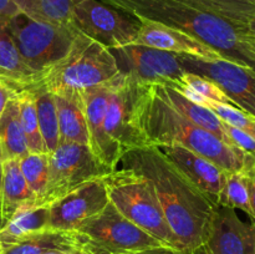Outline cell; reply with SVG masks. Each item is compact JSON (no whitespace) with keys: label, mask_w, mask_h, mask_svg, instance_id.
<instances>
[{"label":"cell","mask_w":255,"mask_h":254,"mask_svg":"<svg viewBox=\"0 0 255 254\" xmlns=\"http://www.w3.org/2000/svg\"><path fill=\"white\" fill-rule=\"evenodd\" d=\"M119 166L133 169L153 183L164 218L179 251L189 253L207 243L216 204L156 147L126 152Z\"/></svg>","instance_id":"6da1fadb"},{"label":"cell","mask_w":255,"mask_h":254,"mask_svg":"<svg viewBox=\"0 0 255 254\" xmlns=\"http://www.w3.org/2000/svg\"><path fill=\"white\" fill-rule=\"evenodd\" d=\"M136 121L146 147L182 146L209 159L226 172L243 171L255 157L229 146L216 134L179 115L166 101L157 84L138 85Z\"/></svg>","instance_id":"7a4b0ae2"},{"label":"cell","mask_w":255,"mask_h":254,"mask_svg":"<svg viewBox=\"0 0 255 254\" xmlns=\"http://www.w3.org/2000/svg\"><path fill=\"white\" fill-rule=\"evenodd\" d=\"M136 17L161 22L196 37L226 59L255 72V54L247 24L204 11L179 0H102Z\"/></svg>","instance_id":"3957f363"},{"label":"cell","mask_w":255,"mask_h":254,"mask_svg":"<svg viewBox=\"0 0 255 254\" xmlns=\"http://www.w3.org/2000/svg\"><path fill=\"white\" fill-rule=\"evenodd\" d=\"M121 75L111 50L77 30L69 52L32 77L27 86L47 91H82L115 81ZM26 86V87H27Z\"/></svg>","instance_id":"277c9868"},{"label":"cell","mask_w":255,"mask_h":254,"mask_svg":"<svg viewBox=\"0 0 255 254\" xmlns=\"http://www.w3.org/2000/svg\"><path fill=\"white\" fill-rule=\"evenodd\" d=\"M107 196L117 211L128 221L161 242L178 249L167 224L153 183L133 169H114L104 177Z\"/></svg>","instance_id":"5b68a950"},{"label":"cell","mask_w":255,"mask_h":254,"mask_svg":"<svg viewBox=\"0 0 255 254\" xmlns=\"http://www.w3.org/2000/svg\"><path fill=\"white\" fill-rule=\"evenodd\" d=\"M7 24L22 61L34 75L60 61L69 52L77 34L72 24L39 21L20 11L10 17Z\"/></svg>","instance_id":"8992f818"},{"label":"cell","mask_w":255,"mask_h":254,"mask_svg":"<svg viewBox=\"0 0 255 254\" xmlns=\"http://www.w3.org/2000/svg\"><path fill=\"white\" fill-rule=\"evenodd\" d=\"M112 172L102 163L86 144L60 142L49 153V178L40 197L32 199L37 207H50L91 179Z\"/></svg>","instance_id":"52a82bcc"},{"label":"cell","mask_w":255,"mask_h":254,"mask_svg":"<svg viewBox=\"0 0 255 254\" xmlns=\"http://www.w3.org/2000/svg\"><path fill=\"white\" fill-rule=\"evenodd\" d=\"M81 249L90 254H126L164 246L122 216L110 202L104 211L76 228Z\"/></svg>","instance_id":"ba28073f"},{"label":"cell","mask_w":255,"mask_h":254,"mask_svg":"<svg viewBox=\"0 0 255 254\" xmlns=\"http://www.w3.org/2000/svg\"><path fill=\"white\" fill-rule=\"evenodd\" d=\"M71 24L109 50L133 44L139 29L136 17L102 0H72Z\"/></svg>","instance_id":"9c48e42d"},{"label":"cell","mask_w":255,"mask_h":254,"mask_svg":"<svg viewBox=\"0 0 255 254\" xmlns=\"http://www.w3.org/2000/svg\"><path fill=\"white\" fill-rule=\"evenodd\" d=\"M111 51L120 71L132 82L138 85L157 84L171 89L183 82L186 71L177 54L173 52L134 44Z\"/></svg>","instance_id":"30bf717a"},{"label":"cell","mask_w":255,"mask_h":254,"mask_svg":"<svg viewBox=\"0 0 255 254\" xmlns=\"http://www.w3.org/2000/svg\"><path fill=\"white\" fill-rule=\"evenodd\" d=\"M186 72L201 75L213 81L232 104L255 117V72L228 59L207 60L177 54Z\"/></svg>","instance_id":"8fae6325"},{"label":"cell","mask_w":255,"mask_h":254,"mask_svg":"<svg viewBox=\"0 0 255 254\" xmlns=\"http://www.w3.org/2000/svg\"><path fill=\"white\" fill-rule=\"evenodd\" d=\"M137 89L138 84L132 82L121 72L110 90L105 132L117 147L121 157L132 149L146 147L136 121Z\"/></svg>","instance_id":"7c38bea8"},{"label":"cell","mask_w":255,"mask_h":254,"mask_svg":"<svg viewBox=\"0 0 255 254\" xmlns=\"http://www.w3.org/2000/svg\"><path fill=\"white\" fill-rule=\"evenodd\" d=\"M109 203L104 177L91 179L50 206L49 228L76 231L82 222L99 214Z\"/></svg>","instance_id":"4fadbf2b"},{"label":"cell","mask_w":255,"mask_h":254,"mask_svg":"<svg viewBox=\"0 0 255 254\" xmlns=\"http://www.w3.org/2000/svg\"><path fill=\"white\" fill-rule=\"evenodd\" d=\"M112 82L82 90L80 95L89 131L90 149L102 163L114 171L119 166L121 154L105 132V116Z\"/></svg>","instance_id":"5bb4252c"},{"label":"cell","mask_w":255,"mask_h":254,"mask_svg":"<svg viewBox=\"0 0 255 254\" xmlns=\"http://www.w3.org/2000/svg\"><path fill=\"white\" fill-rule=\"evenodd\" d=\"M206 244L212 254H255L253 223L242 221L236 209L216 206Z\"/></svg>","instance_id":"9a60e30c"},{"label":"cell","mask_w":255,"mask_h":254,"mask_svg":"<svg viewBox=\"0 0 255 254\" xmlns=\"http://www.w3.org/2000/svg\"><path fill=\"white\" fill-rule=\"evenodd\" d=\"M156 148L209 201L216 206L218 204L226 171L201 154L182 146H158Z\"/></svg>","instance_id":"2e32d148"},{"label":"cell","mask_w":255,"mask_h":254,"mask_svg":"<svg viewBox=\"0 0 255 254\" xmlns=\"http://www.w3.org/2000/svg\"><path fill=\"white\" fill-rule=\"evenodd\" d=\"M139 21L138 34L134 45L153 47L173 54L191 55L201 59L214 60L224 57L211 46L199 41L196 37L174 27L147 19H137ZM226 59V57H224Z\"/></svg>","instance_id":"e0dca14e"},{"label":"cell","mask_w":255,"mask_h":254,"mask_svg":"<svg viewBox=\"0 0 255 254\" xmlns=\"http://www.w3.org/2000/svg\"><path fill=\"white\" fill-rule=\"evenodd\" d=\"M54 99L59 120L60 142L89 146V131L80 91L55 92Z\"/></svg>","instance_id":"ac0fdd59"},{"label":"cell","mask_w":255,"mask_h":254,"mask_svg":"<svg viewBox=\"0 0 255 254\" xmlns=\"http://www.w3.org/2000/svg\"><path fill=\"white\" fill-rule=\"evenodd\" d=\"M76 249H81V241L76 232L46 228L2 248L0 254H44L52 251L72 252Z\"/></svg>","instance_id":"d6986e66"},{"label":"cell","mask_w":255,"mask_h":254,"mask_svg":"<svg viewBox=\"0 0 255 254\" xmlns=\"http://www.w3.org/2000/svg\"><path fill=\"white\" fill-rule=\"evenodd\" d=\"M50 207H37L32 201L20 206L0 231L1 249L21 241L29 234L49 228Z\"/></svg>","instance_id":"ffe728a7"},{"label":"cell","mask_w":255,"mask_h":254,"mask_svg":"<svg viewBox=\"0 0 255 254\" xmlns=\"http://www.w3.org/2000/svg\"><path fill=\"white\" fill-rule=\"evenodd\" d=\"M35 198L27 186V182L20 168L17 158H7L1 164L0 181V213L5 219L10 218L14 212L26 202Z\"/></svg>","instance_id":"44dd1931"},{"label":"cell","mask_w":255,"mask_h":254,"mask_svg":"<svg viewBox=\"0 0 255 254\" xmlns=\"http://www.w3.org/2000/svg\"><path fill=\"white\" fill-rule=\"evenodd\" d=\"M159 89H161V92L164 99H166V101L179 115L186 117L188 121L197 125L201 128L216 134L218 138H221L227 144L232 146L231 141H229L228 136H227L226 131H224L223 121L211 109L201 106V105L193 104V102L187 100L184 96H182L178 91H176V90L171 89L168 86H162V85H159Z\"/></svg>","instance_id":"7402d4cb"},{"label":"cell","mask_w":255,"mask_h":254,"mask_svg":"<svg viewBox=\"0 0 255 254\" xmlns=\"http://www.w3.org/2000/svg\"><path fill=\"white\" fill-rule=\"evenodd\" d=\"M7 20L0 17V76L7 80L16 92L25 89L35 75L22 61L10 34Z\"/></svg>","instance_id":"603a6c76"},{"label":"cell","mask_w":255,"mask_h":254,"mask_svg":"<svg viewBox=\"0 0 255 254\" xmlns=\"http://www.w3.org/2000/svg\"><path fill=\"white\" fill-rule=\"evenodd\" d=\"M0 146L4 159H20L29 153L15 95L9 100L0 117Z\"/></svg>","instance_id":"cb8c5ba5"},{"label":"cell","mask_w":255,"mask_h":254,"mask_svg":"<svg viewBox=\"0 0 255 254\" xmlns=\"http://www.w3.org/2000/svg\"><path fill=\"white\" fill-rule=\"evenodd\" d=\"M27 89L34 92L35 107H36L42 141H44L47 153H51L60 143L59 120H57V110L54 94L47 91L44 87L27 86Z\"/></svg>","instance_id":"d4e9b609"},{"label":"cell","mask_w":255,"mask_h":254,"mask_svg":"<svg viewBox=\"0 0 255 254\" xmlns=\"http://www.w3.org/2000/svg\"><path fill=\"white\" fill-rule=\"evenodd\" d=\"M20 12L39 21L69 25L72 20V0H12Z\"/></svg>","instance_id":"484cf974"},{"label":"cell","mask_w":255,"mask_h":254,"mask_svg":"<svg viewBox=\"0 0 255 254\" xmlns=\"http://www.w3.org/2000/svg\"><path fill=\"white\" fill-rule=\"evenodd\" d=\"M15 97L19 105L20 121L26 138L27 149L31 153H47L40 132L34 92L26 87L15 92Z\"/></svg>","instance_id":"4316f807"},{"label":"cell","mask_w":255,"mask_h":254,"mask_svg":"<svg viewBox=\"0 0 255 254\" xmlns=\"http://www.w3.org/2000/svg\"><path fill=\"white\" fill-rule=\"evenodd\" d=\"M217 206L241 209L252 218L251 198H249V178L246 171L226 172L224 183Z\"/></svg>","instance_id":"83f0119b"},{"label":"cell","mask_w":255,"mask_h":254,"mask_svg":"<svg viewBox=\"0 0 255 254\" xmlns=\"http://www.w3.org/2000/svg\"><path fill=\"white\" fill-rule=\"evenodd\" d=\"M187 5L213 12L233 21L247 24L255 12V5L248 0H179Z\"/></svg>","instance_id":"f1b7e54d"},{"label":"cell","mask_w":255,"mask_h":254,"mask_svg":"<svg viewBox=\"0 0 255 254\" xmlns=\"http://www.w3.org/2000/svg\"><path fill=\"white\" fill-rule=\"evenodd\" d=\"M20 168L35 198L40 197L49 178V153L29 152L19 159Z\"/></svg>","instance_id":"f546056e"},{"label":"cell","mask_w":255,"mask_h":254,"mask_svg":"<svg viewBox=\"0 0 255 254\" xmlns=\"http://www.w3.org/2000/svg\"><path fill=\"white\" fill-rule=\"evenodd\" d=\"M208 109H211L223 122L242 129L255 139V117L251 116L234 105L222 104V102L209 101Z\"/></svg>","instance_id":"4dcf8cb0"},{"label":"cell","mask_w":255,"mask_h":254,"mask_svg":"<svg viewBox=\"0 0 255 254\" xmlns=\"http://www.w3.org/2000/svg\"><path fill=\"white\" fill-rule=\"evenodd\" d=\"M183 82L186 85H188L191 89H193L194 91L198 92L199 95H202L206 99L211 100V101L233 105L231 100L227 97V95L213 81L201 76V75L186 72L183 75Z\"/></svg>","instance_id":"1f68e13d"},{"label":"cell","mask_w":255,"mask_h":254,"mask_svg":"<svg viewBox=\"0 0 255 254\" xmlns=\"http://www.w3.org/2000/svg\"><path fill=\"white\" fill-rule=\"evenodd\" d=\"M224 125V131H226L227 136H228L229 141H231L232 146L236 148L241 149L242 152L251 156H255V139L248 133H246L242 129L237 128V127L231 126V125L226 124Z\"/></svg>","instance_id":"d6a6232c"},{"label":"cell","mask_w":255,"mask_h":254,"mask_svg":"<svg viewBox=\"0 0 255 254\" xmlns=\"http://www.w3.org/2000/svg\"><path fill=\"white\" fill-rule=\"evenodd\" d=\"M243 171L247 172L249 178V198H251L252 218H253L255 223V157Z\"/></svg>","instance_id":"836d02e7"},{"label":"cell","mask_w":255,"mask_h":254,"mask_svg":"<svg viewBox=\"0 0 255 254\" xmlns=\"http://www.w3.org/2000/svg\"><path fill=\"white\" fill-rule=\"evenodd\" d=\"M14 95L15 91L12 90L10 82L6 81L4 77L0 76V117H1L5 107H6V104Z\"/></svg>","instance_id":"e575fe53"},{"label":"cell","mask_w":255,"mask_h":254,"mask_svg":"<svg viewBox=\"0 0 255 254\" xmlns=\"http://www.w3.org/2000/svg\"><path fill=\"white\" fill-rule=\"evenodd\" d=\"M126 254H186L181 252L179 249L173 248V247L168 246H158V247H152V248L142 249V251L131 252V253Z\"/></svg>","instance_id":"d590c367"},{"label":"cell","mask_w":255,"mask_h":254,"mask_svg":"<svg viewBox=\"0 0 255 254\" xmlns=\"http://www.w3.org/2000/svg\"><path fill=\"white\" fill-rule=\"evenodd\" d=\"M19 9L14 4L12 0H0V17L10 19L11 16L16 15Z\"/></svg>","instance_id":"8d00e7d4"},{"label":"cell","mask_w":255,"mask_h":254,"mask_svg":"<svg viewBox=\"0 0 255 254\" xmlns=\"http://www.w3.org/2000/svg\"><path fill=\"white\" fill-rule=\"evenodd\" d=\"M247 30H248L249 35L255 36V12L249 17L248 21H247Z\"/></svg>","instance_id":"74e56055"},{"label":"cell","mask_w":255,"mask_h":254,"mask_svg":"<svg viewBox=\"0 0 255 254\" xmlns=\"http://www.w3.org/2000/svg\"><path fill=\"white\" fill-rule=\"evenodd\" d=\"M186 254H212L211 251H209V248L207 247V244H203V246L198 247V248H196L194 251L189 252V253H186Z\"/></svg>","instance_id":"f35d334b"},{"label":"cell","mask_w":255,"mask_h":254,"mask_svg":"<svg viewBox=\"0 0 255 254\" xmlns=\"http://www.w3.org/2000/svg\"><path fill=\"white\" fill-rule=\"evenodd\" d=\"M248 42H249V45H251V47H252V50H253V52L255 54V36H252V35H249Z\"/></svg>","instance_id":"ab89813d"},{"label":"cell","mask_w":255,"mask_h":254,"mask_svg":"<svg viewBox=\"0 0 255 254\" xmlns=\"http://www.w3.org/2000/svg\"><path fill=\"white\" fill-rule=\"evenodd\" d=\"M74 252V251H72ZM72 252L70 251H52V252H47V253L44 254H72Z\"/></svg>","instance_id":"60d3db41"},{"label":"cell","mask_w":255,"mask_h":254,"mask_svg":"<svg viewBox=\"0 0 255 254\" xmlns=\"http://www.w3.org/2000/svg\"><path fill=\"white\" fill-rule=\"evenodd\" d=\"M5 223H6V219H5L4 217L1 216V213H0V231H1V229L4 228Z\"/></svg>","instance_id":"b9f144b4"},{"label":"cell","mask_w":255,"mask_h":254,"mask_svg":"<svg viewBox=\"0 0 255 254\" xmlns=\"http://www.w3.org/2000/svg\"><path fill=\"white\" fill-rule=\"evenodd\" d=\"M4 158H2V152H1V146H0V181H1V164Z\"/></svg>","instance_id":"7bdbcfd3"},{"label":"cell","mask_w":255,"mask_h":254,"mask_svg":"<svg viewBox=\"0 0 255 254\" xmlns=\"http://www.w3.org/2000/svg\"><path fill=\"white\" fill-rule=\"evenodd\" d=\"M72 254H90V253H87V252L82 251V249H76V251L72 252Z\"/></svg>","instance_id":"ee69618b"},{"label":"cell","mask_w":255,"mask_h":254,"mask_svg":"<svg viewBox=\"0 0 255 254\" xmlns=\"http://www.w3.org/2000/svg\"><path fill=\"white\" fill-rule=\"evenodd\" d=\"M253 232H254V244H255V223L253 222Z\"/></svg>","instance_id":"f6af8a7d"},{"label":"cell","mask_w":255,"mask_h":254,"mask_svg":"<svg viewBox=\"0 0 255 254\" xmlns=\"http://www.w3.org/2000/svg\"><path fill=\"white\" fill-rule=\"evenodd\" d=\"M248 1H251L252 4H254V5H255V0H248Z\"/></svg>","instance_id":"bcb514c9"},{"label":"cell","mask_w":255,"mask_h":254,"mask_svg":"<svg viewBox=\"0 0 255 254\" xmlns=\"http://www.w3.org/2000/svg\"><path fill=\"white\" fill-rule=\"evenodd\" d=\"M0 253H1V244H0Z\"/></svg>","instance_id":"7dc6e473"}]
</instances>
